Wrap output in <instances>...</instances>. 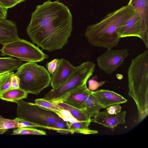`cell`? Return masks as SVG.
<instances>
[{"instance_id": "cell-6", "label": "cell", "mask_w": 148, "mask_h": 148, "mask_svg": "<svg viewBox=\"0 0 148 148\" xmlns=\"http://www.w3.org/2000/svg\"><path fill=\"white\" fill-rule=\"evenodd\" d=\"M95 64L87 61L76 67L67 80L57 88L46 94L43 98L52 101L57 100L77 88L86 84L95 71Z\"/></svg>"}, {"instance_id": "cell-3", "label": "cell", "mask_w": 148, "mask_h": 148, "mask_svg": "<svg viewBox=\"0 0 148 148\" xmlns=\"http://www.w3.org/2000/svg\"><path fill=\"white\" fill-rule=\"evenodd\" d=\"M128 94L134 100L138 123L148 114V50L132 60L127 71Z\"/></svg>"}, {"instance_id": "cell-31", "label": "cell", "mask_w": 148, "mask_h": 148, "mask_svg": "<svg viewBox=\"0 0 148 148\" xmlns=\"http://www.w3.org/2000/svg\"><path fill=\"white\" fill-rule=\"evenodd\" d=\"M121 107L120 104H117L109 106L106 108L107 112L111 114H115L120 113Z\"/></svg>"}, {"instance_id": "cell-24", "label": "cell", "mask_w": 148, "mask_h": 148, "mask_svg": "<svg viewBox=\"0 0 148 148\" xmlns=\"http://www.w3.org/2000/svg\"><path fill=\"white\" fill-rule=\"evenodd\" d=\"M16 128H18V122L15 119L0 118V129L7 130Z\"/></svg>"}, {"instance_id": "cell-34", "label": "cell", "mask_w": 148, "mask_h": 148, "mask_svg": "<svg viewBox=\"0 0 148 148\" xmlns=\"http://www.w3.org/2000/svg\"><path fill=\"white\" fill-rule=\"evenodd\" d=\"M7 130H2L0 129V134H2L7 131Z\"/></svg>"}, {"instance_id": "cell-4", "label": "cell", "mask_w": 148, "mask_h": 148, "mask_svg": "<svg viewBox=\"0 0 148 148\" xmlns=\"http://www.w3.org/2000/svg\"><path fill=\"white\" fill-rule=\"evenodd\" d=\"M14 74L19 79L20 88L28 93L38 95L50 83L51 76L43 66L36 62L21 64Z\"/></svg>"}, {"instance_id": "cell-18", "label": "cell", "mask_w": 148, "mask_h": 148, "mask_svg": "<svg viewBox=\"0 0 148 148\" xmlns=\"http://www.w3.org/2000/svg\"><path fill=\"white\" fill-rule=\"evenodd\" d=\"M28 94L27 92L20 88L10 89L0 96V99L16 103L26 98Z\"/></svg>"}, {"instance_id": "cell-7", "label": "cell", "mask_w": 148, "mask_h": 148, "mask_svg": "<svg viewBox=\"0 0 148 148\" xmlns=\"http://www.w3.org/2000/svg\"><path fill=\"white\" fill-rule=\"evenodd\" d=\"M0 51L1 55L14 57L28 62H40L48 58L38 47L19 38L3 45Z\"/></svg>"}, {"instance_id": "cell-12", "label": "cell", "mask_w": 148, "mask_h": 148, "mask_svg": "<svg viewBox=\"0 0 148 148\" xmlns=\"http://www.w3.org/2000/svg\"><path fill=\"white\" fill-rule=\"evenodd\" d=\"M91 94L94 97L102 108L117 104L126 102L127 100L120 95L113 91L100 89L91 91Z\"/></svg>"}, {"instance_id": "cell-36", "label": "cell", "mask_w": 148, "mask_h": 148, "mask_svg": "<svg viewBox=\"0 0 148 148\" xmlns=\"http://www.w3.org/2000/svg\"><path fill=\"white\" fill-rule=\"evenodd\" d=\"M2 117L0 115V118H2Z\"/></svg>"}, {"instance_id": "cell-11", "label": "cell", "mask_w": 148, "mask_h": 148, "mask_svg": "<svg viewBox=\"0 0 148 148\" xmlns=\"http://www.w3.org/2000/svg\"><path fill=\"white\" fill-rule=\"evenodd\" d=\"M75 68L68 61L64 59H59L57 68L51 77L50 84L52 89L57 88L65 82Z\"/></svg>"}, {"instance_id": "cell-13", "label": "cell", "mask_w": 148, "mask_h": 148, "mask_svg": "<svg viewBox=\"0 0 148 148\" xmlns=\"http://www.w3.org/2000/svg\"><path fill=\"white\" fill-rule=\"evenodd\" d=\"M126 111L121 113L111 114L106 110L99 111L91 119V122L100 124L107 127L114 129L118 125L125 123Z\"/></svg>"}, {"instance_id": "cell-29", "label": "cell", "mask_w": 148, "mask_h": 148, "mask_svg": "<svg viewBox=\"0 0 148 148\" xmlns=\"http://www.w3.org/2000/svg\"><path fill=\"white\" fill-rule=\"evenodd\" d=\"M106 82V81H102L99 82L94 79H90L88 81V88L91 91L95 90L99 87L104 84Z\"/></svg>"}, {"instance_id": "cell-22", "label": "cell", "mask_w": 148, "mask_h": 148, "mask_svg": "<svg viewBox=\"0 0 148 148\" xmlns=\"http://www.w3.org/2000/svg\"><path fill=\"white\" fill-rule=\"evenodd\" d=\"M34 101L35 104L50 110L55 113L63 109L51 101L47 100L43 98L37 99Z\"/></svg>"}, {"instance_id": "cell-35", "label": "cell", "mask_w": 148, "mask_h": 148, "mask_svg": "<svg viewBox=\"0 0 148 148\" xmlns=\"http://www.w3.org/2000/svg\"><path fill=\"white\" fill-rule=\"evenodd\" d=\"M25 0H22V2H23Z\"/></svg>"}, {"instance_id": "cell-2", "label": "cell", "mask_w": 148, "mask_h": 148, "mask_svg": "<svg viewBox=\"0 0 148 148\" xmlns=\"http://www.w3.org/2000/svg\"><path fill=\"white\" fill-rule=\"evenodd\" d=\"M135 12L128 4L108 13L99 22L88 26L85 33L86 39L95 47L111 49L118 45L121 27Z\"/></svg>"}, {"instance_id": "cell-14", "label": "cell", "mask_w": 148, "mask_h": 148, "mask_svg": "<svg viewBox=\"0 0 148 148\" xmlns=\"http://www.w3.org/2000/svg\"><path fill=\"white\" fill-rule=\"evenodd\" d=\"M19 38L17 26L12 21L0 18V43L3 45Z\"/></svg>"}, {"instance_id": "cell-19", "label": "cell", "mask_w": 148, "mask_h": 148, "mask_svg": "<svg viewBox=\"0 0 148 148\" xmlns=\"http://www.w3.org/2000/svg\"><path fill=\"white\" fill-rule=\"evenodd\" d=\"M84 110L91 118L94 117L102 108L90 93L85 97Z\"/></svg>"}, {"instance_id": "cell-17", "label": "cell", "mask_w": 148, "mask_h": 148, "mask_svg": "<svg viewBox=\"0 0 148 148\" xmlns=\"http://www.w3.org/2000/svg\"><path fill=\"white\" fill-rule=\"evenodd\" d=\"M22 63V61L12 56L0 57V75L17 70Z\"/></svg>"}, {"instance_id": "cell-10", "label": "cell", "mask_w": 148, "mask_h": 148, "mask_svg": "<svg viewBox=\"0 0 148 148\" xmlns=\"http://www.w3.org/2000/svg\"><path fill=\"white\" fill-rule=\"evenodd\" d=\"M85 84L57 99L76 108L84 110L86 96L90 93Z\"/></svg>"}, {"instance_id": "cell-27", "label": "cell", "mask_w": 148, "mask_h": 148, "mask_svg": "<svg viewBox=\"0 0 148 148\" xmlns=\"http://www.w3.org/2000/svg\"><path fill=\"white\" fill-rule=\"evenodd\" d=\"M56 113L64 121L69 122L78 121L72 116L69 111L66 110L62 109Z\"/></svg>"}, {"instance_id": "cell-28", "label": "cell", "mask_w": 148, "mask_h": 148, "mask_svg": "<svg viewBox=\"0 0 148 148\" xmlns=\"http://www.w3.org/2000/svg\"><path fill=\"white\" fill-rule=\"evenodd\" d=\"M22 2V0H0V4L7 9Z\"/></svg>"}, {"instance_id": "cell-32", "label": "cell", "mask_w": 148, "mask_h": 148, "mask_svg": "<svg viewBox=\"0 0 148 148\" xmlns=\"http://www.w3.org/2000/svg\"><path fill=\"white\" fill-rule=\"evenodd\" d=\"M19 82V79L18 77L14 74L12 77L10 84L11 89L20 88Z\"/></svg>"}, {"instance_id": "cell-5", "label": "cell", "mask_w": 148, "mask_h": 148, "mask_svg": "<svg viewBox=\"0 0 148 148\" xmlns=\"http://www.w3.org/2000/svg\"><path fill=\"white\" fill-rule=\"evenodd\" d=\"M16 103L17 105L18 117L42 126L45 129L56 131V129L53 127V124L63 119L54 112L34 103L25 101L23 99Z\"/></svg>"}, {"instance_id": "cell-20", "label": "cell", "mask_w": 148, "mask_h": 148, "mask_svg": "<svg viewBox=\"0 0 148 148\" xmlns=\"http://www.w3.org/2000/svg\"><path fill=\"white\" fill-rule=\"evenodd\" d=\"M67 123L70 133L71 134L74 133H77L84 134H96L98 133L97 130L90 129L80 122L67 121Z\"/></svg>"}, {"instance_id": "cell-16", "label": "cell", "mask_w": 148, "mask_h": 148, "mask_svg": "<svg viewBox=\"0 0 148 148\" xmlns=\"http://www.w3.org/2000/svg\"><path fill=\"white\" fill-rule=\"evenodd\" d=\"M62 109L69 111L71 115L78 121L88 127L91 123V118L83 110L78 109L69 105L60 100L51 101Z\"/></svg>"}, {"instance_id": "cell-25", "label": "cell", "mask_w": 148, "mask_h": 148, "mask_svg": "<svg viewBox=\"0 0 148 148\" xmlns=\"http://www.w3.org/2000/svg\"><path fill=\"white\" fill-rule=\"evenodd\" d=\"M53 127L56 129L57 132L61 133L67 134L70 133L67 121L63 119L56 122L53 124Z\"/></svg>"}, {"instance_id": "cell-21", "label": "cell", "mask_w": 148, "mask_h": 148, "mask_svg": "<svg viewBox=\"0 0 148 148\" xmlns=\"http://www.w3.org/2000/svg\"><path fill=\"white\" fill-rule=\"evenodd\" d=\"M14 74V72L12 71L3 73L0 75V96L11 89L12 77Z\"/></svg>"}, {"instance_id": "cell-15", "label": "cell", "mask_w": 148, "mask_h": 148, "mask_svg": "<svg viewBox=\"0 0 148 148\" xmlns=\"http://www.w3.org/2000/svg\"><path fill=\"white\" fill-rule=\"evenodd\" d=\"M140 24L138 14L135 11L132 16L121 27V38L131 37H140Z\"/></svg>"}, {"instance_id": "cell-30", "label": "cell", "mask_w": 148, "mask_h": 148, "mask_svg": "<svg viewBox=\"0 0 148 148\" xmlns=\"http://www.w3.org/2000/svg\"><path fill=\"white\" fill-rule=\"evenodd\" d=\"M58 62L59 59H55L47 63L46 67L48 72L51 75H52L56 70Z\"/></svg>"}, {"instance_id": "cell-33", "label": "cell", "mask_w": 148, "mask_h": 148, "mask_svg": "<svg viewBox=\"0 0 148 148\" xmlns=\"http://www.w3.org/2000/svg\"><path fill=\"white\" fill-rule=\"evenodd\" d=\"M8 9L3 7L0 4V18H6L7 15Z\"/></svg>"}, {"instance_id": "cell-26", "label": "cell", "mask_w": 148, "mask_h": 148, "mask_svg": "<svg viewBox=\"0 0 148 148\" xmlns=\"http://www.w3.org/2000/svg\"><path fill=\"white\" fill-rule=\"evenodd\" d=\"M14 119L17 121L18 128H40L45 129L42 126L30 122L18 117Z\"/></svg>"}, {"instance_id": "cell-1", "label": "cell", "mask_w": 148, "mask_h": 148, "mask_svg": "<svg viewBox=\"0 0 148 148\" xmlns=\"http://www.w3.org/2000/svg\"><path fill=\"white\" fill-rule=\"evenodd\" d=\"M72 29L68 8L58 0H48L36 6L26 31L33 43L51 52L62 49L68 43Z\"/></svg>"}, {"instance_id": "cell-23", "label": "cell", "mask_w": 148, "mask_h": 148, "mask_svg": "<svg viewBox=\"0 0 148 148\" xmlns=\"http://www.w3.org/2000/svg\"><path fill=\"white\" fill-rule=\"evenodd\" d=\"M12 135L32 134L37 135H46V132L35 128L29 127L18 128L13 132Z\"/></svg>"}, {"instance_id": "cell-8", "label": "cell", "mask_w": 148, "mask_h": 148, "mask_svg": "<svg viewBox=\"0 0 148 148\" xmlns=\"http://www.w3.org/2000/svg\"><path fill=\"white\" fill-rule=\"evenodd\" d=\"M129 54L126 49L107 50L97 57V62L99 68L111 75L123 63Z\"/></svg>"}, {"instance_id": "cell-9", "label": "cell", "mask_w": 148, "mask_h": 148, "mask_svg": "<svg viewBox=\"0 0 148 148\" xmlns=\"http://www.w3.org/2000/svg\"><path fill=\"white\" fill-rule=\"evenodd\" d=\"M148 0H130L131 5L138 14L140 21V37L146 48H148Z\"/></svg>"}]
</instances>
